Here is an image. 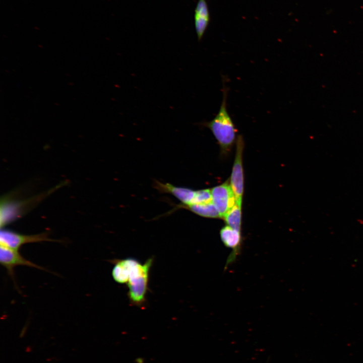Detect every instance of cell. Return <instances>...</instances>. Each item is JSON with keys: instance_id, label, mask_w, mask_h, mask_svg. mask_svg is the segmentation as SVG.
Listing matches in <instances>:
<instances>
[{"instance_id": "obj_1", "label": "cell", "mask_w": 363, "mask_h": 363, "mask_svg": "<svg viewBox=\"0 0 363 363\" xmlns=\"http://www.w3.org/2000/svg\"><path fill=\"white\" fill-rule=\"evenodd\" d=\"M152 263L153 258L148 259L144 264L134 258H129L127 261L128 296L133 305L140 307L145 302L149 272Z\"/></svg>"}, {"instance_id": "obj_2", "label": "cell", "mask_w": 363, "mask_h": 363, "mask_svg": "<svg viewBox=\"0 0 363 363\" xmlns=\"http://www.w3.org/2000/svg\"><path fill=\"white\" fill-rule=\"evenodd\" d=\"M61 186L59 184L45 193L24 199H18L16 193L4 195L1 197L0 204L1 228L21 218Z\"/></svg>"}, {"instance_id": "obj_3", "label": "cell", "mask_w": 363, "mask_h": 363, "mask_svg": "<svg viewBox=\"0 0 363 363\" xmlns=\"http://www.w3.org/2000/svg\"><path fill=\"white\" fill-rule=\"evenodd\" d=\"M222 92V101L218 113L211 121L201 124L210 130L221 150L226 152L231 149L235 140L236 130L227 111V89L224 83Z\"/></svg>"}, {"instance_id": "obj_4", "label": "cell", "mask_w": 363, "mask_h": 363, "mask_svg": "<svg viewBox=\"0 0 363 363\" xmlns=\"http://www.w3.org/2000/svg\"><path fill=\"white\" fill-rule=\"evenodd\" d=\"M244 141L238 136L236 141V153L230 176V185L236 199V203L241 206L244 193V172L243 167V151Z\"/></svg>"}, {"instance_id": "obj_5", "label": "cell", "mask_w": 363, "mask_h": 363, "mask_svg": "<svg viewBox=\"0 0 363 363\" xmlns=\"http://www.w3.org/2000/svg\"><path fill=\"white\" fill-rule=\"evenodd\" d=\"M45 241H57L48 236V233L42 232L33 235H26L18 233L8 229H1L0 232L1 245L18 250L24 244Z\"/></svg>"}, {"instance_id": "obj_6", "label": "cell", "mask_w": 363, "mask_h": 363, "mask_svg": "<svg viewBox=\"0 0 363 363\" xmlns=\"http://www.w3.org/2000/svg\"><path fill=\"white\" fill-rule=\"evenodd\" d=\"M212 203L217 208L220 218L236 204V199L230 185L228 182L216 186L211 189Z\"/></svg>"}, {"instance_id": "obj_7", "label": "cell", "mask_w": 363, "mask_h": 363, "mask_svg": "<svg viewBox=\"0 0 363 363\" xmlns=\"http://www.w3.org/2000/svg\"><path fill=\"white\" fill-rule=\"evenodd\" d=\"M0 262L1 264L6 268L9 274L13 279L14 278V268L18 266H27L44 270L42 267L24 258L18 252V250L1 245L0 248Z\"/></svg>"}, {"instance_id": "obj_8", "label": "cell", "mask_w": 363, "mask_h": 363, "mask_svg": "<svg viewBox=\"0 0 363 363\" xmlns=\"http://www.w3.org/2000/svg\"><path fill=\"white\" fill-rule=\"evenodd\" d=\"M220 236L225 246L232 250L227 261V263L229 264L235 259L241 248L242 242L241 231L227 225L221 229Z\"/></svg>"}, {"instance_id": "obj_9", "label": "cell", "mask_w": 363, "mask_h": 363, "mask_svg": "<svg viewBox=\"0 0 363 363\" xmlns=\"http://www.w3.org/2000/svg\"><path fill=\"white\" fill-rule=\"evenodd\" d=\"M154 187L162 193L171 194L184 205H192L194 203L196 191L192 189L178 187L173 186L169 183H162L156 181Z\"/></svg>"}, {"instance_id": "obj_10", "label": "cell", "mask_w": 363, "mask_h": 363, "mask_svg": "<svg viewBox=\"0 0 363 363\" xmlns=\"http://www.w3.org/2000/svg\"><path fill=\"white\" fill-rule=\"evenodd\" d=\"M180 208L189 210L199 216L211 218H220V214L213 203L195 204L192 205L180 204L177 206Z\"/></svg>"}, {"instance_id": "obj_11", "label": "cell", "mask_w": 363, "mask_h": 363, "mask_svg": "<svg viewBox=\"0 0 363 363\" xmlns=\"http://www.w3.org/2000/svg\"><path fill=\"white\" fill-rule=\"evenodd\" d=\"M195 26L199 41H200L206 31L210 21L208 8L200 7L195 9Z\"/></svg>"}, {"instance_id": "obj_12", "label": "cell", "mask_w": 363, "mask_h": 363, "mask_svg": "<svg viewBox=\"0 0 363 363\" xmlns=\"http://www.w3.org/2000/svg\"><path fill=\"white\" fill-rule=\"evenodd\" d=\"M241 206L236 203L230 209L223 218L227 225L241 231Z\"/></svg>"}, {"instance_id": "obj_13", "label": "cell", "mask_w": 363, "mask_h": 363, "mask_svg": "<svg viewBox=\"0 0 363 363\" xmlns=\"http://www.w3.org/2000/svg\"><path fill=\"white\" fill-rule=\"evenodd\" d=\"M212 202L211 190L203 189L196 191L194 203H208Z\"/></svg>"}]
</instances>
